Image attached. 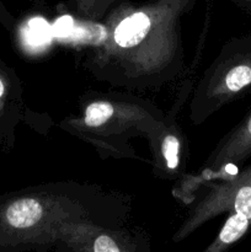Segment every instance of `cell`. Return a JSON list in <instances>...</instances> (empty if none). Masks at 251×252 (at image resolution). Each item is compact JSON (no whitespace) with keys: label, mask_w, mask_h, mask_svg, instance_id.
<instances>
[{"label":"cell","mask_w":251,"mask_h":252,"mask_svg":"<svg viewBox=\"0 0 251 252\" xmlns=\"http://www.w3.org/2000/svg\"><path fill=\"white\" fill-rule=\"evenodd\" d=\"M194 1L123 2L105 17L107 37L86 54L84 68L115 88L159 90L185 73L181 20Z\"/></svg>","instance_id":"obj_1"},{"label":"cell","mask_w":251,"mask_h":252,"mask_svg":"<svg viewBox=\"0 0 251 252\" xmlns=\"http://www.w3.org/2000/svg\"><path fill=\"white\" fill-rule=\"evenodd\" d=\"M122 194L94 185H38L0 196V250L47 249L64 223L93 219L97 209L127 207Z\"/></svg>","instance_id":"obj_2"},{"label":"cell","mask_w":251,"mask_h":252,"mask_svg":"<svg viewBox=\"0 0 251 252\" xmlns=\"http://www.w3.org/2000/svg\"><path fill=\"white\" fill-rule=\"evenodd\" d=\"M164 113L152 102L135 96L96 95L89 98L78 117L65 118L63 129L96 148L103 158H135L128 147L133 137L154 139Z\"/></svg>","instance_id":"obj_3"},{"label":"cell","mask_w":251,"mask_h":252,"mask_svg":"<svg viewBox=\"0 0 251 252\" xmlns=\"http://www.w3.org/2000/svg\"><path fill=\"white\" fill-rule=\"evenodd\" d=\"M251 94V31L229 39L194 84L189 120L194 126Z\"/></svg>","instance_id":"obj_4"},{"label":"cell","mask_w":251,"mask_h":252,"mask_svg":"<svg viewBox=\"0 0 251 252\" xmlns=\"http://www.w3.org/2000/svg\"><path fill=\"white\" fill-rule=\"evenodd\" d=\"M191 204L187 217L172 241L181 243L211 219L223 213H239L251 219V165L234 176L207 185V189Z\"/></svg>","instance_id":"obj_5"},{"label":"cell","mask_w":251,"mask_h":252,"mask_svg":"<svg viewBox=\"0 0 251 252\" xmlns=\"http://www.w3.org/2000/svg\"><path fill=\"white\" fill-rule=\"evenodd\" d=\"M194 84L192 78L184 80L171 108L169 112L164 113L161 128L149 143L153 157V174L159 179L180 180L185 175L188 147L186 137L177 123V116L185 102L191 98Z\"/></svg>","instance_id":"obj_6"},{"label":"cell","mask_w":251,"mask_h":252,"mask_svg":"<svg viewBox=\"0 0 251 252\" xmlns=\"http://www.w3.org/2000/svg\"><path fill=\"white\" fill-rule=\"evenodd\" d=\"M249 158H251V111L217 144L203 164L202 171L196 177L184 175L177 181V186L172 189V194L181 196L192 184L198 181L194 186V191L202 181H212L225 169L243 164Z\"/></svg>","instance_id":"obj_7"},{"label":"cell","mask_w":251,"mask_h":252,"mask_svg":"<svg viewBox=\"0 0 251 252\" xmlns=\"http://www.w3.org/2000/svg\"><path fill=\"white\" fill-rule=\"evenodd\" d=\"M57 243L74 252H134L127 233L112 230L93 219L62 224Z\"/></svg>","instance_id":"obj_8"},{"label":"cell","mask_w":251,"mask_h":252,"mask_svg":"<svg viewBox=\"0 0 251 252\" xmlns=\"http://www.w3.org/2000/svg\"><path fill=\"white\" fill-rule=\"evenodd\" d=\"M22 93L24 88L16 70L0 59V147L5 152L14 148L15 130L29 111Z\"/></svg>","instance_id":"obj_9"},{"label":"cell","mask_w":251,"mask_h":252,"mask_svg":"<svg viewBox=\"0 0 251 252\" xmlns=\"http://www.w3.org/2000/svg\"><path fill=\"white\" fill-rule=\"evenodd\" d=\"M229 214L230 216L221 226L218 235L203 252H228L250 230L251 219L239 213Z\"/></svg>","instance_id":"obj_10"},{"label":"cell","mask_w":251,"mask_h":252,"mask_svg":"<svg viewBox=\"0 0 251 252\" xmlns=\"http://www.w3.org/2000/svg\"><path fill=\"white\" fill-rule=\"evenodd\" d=\"M123 2L125 0H70V9L76 19L102 22L113 9Z\"/></svg>","instance_id":"obj_11"},{"label":"cell","mask_w":251,"mask_h":252,"mask_svg":"<svg viewBox=\"0 0 251 252\" xmlns=\"http://www.w3.org/2000/svg\"><path fill=\"white\" fill-rule=\"evenodd\" d=\"M20 36H21L25 46H27L29 48L44 49L51 43V39L54 36V31L52 26H49L48 22H46L44 20L33 19L29 21L24 30H21Z\"/></svg>","instance_id":"obj_12"},{"label":"cell","mask_w":251,"mask_h":252,"mask_svg":"<svg viewBox=\"0 0 251 252\" xmlns=\"http://www.w3.org/2000/svg\"><path fill=\"white\" fill-rule=\"evenodd\" d=\"M0 24H1L7 31H12L15 27L14 16H12L9 12V10L5 7V5L2 4L1 0H0Z\"/></svg>","instance_id":"obj_13"},{"label":"cell","mask_w":251,"mask_h":252,"mask_svg":"<svg viewBox=\"0 0 251 252\" xmlns=\"http://www.w3.org/2000/svg\"><path fill=\"white\" fill-rule=\"evenodd\" d=\"M231 1L236 2L238 5H240L244 9L249 10L251 12V0H231Z\"/></svg>","instance_id":"obj_14"},{"label":"cell","mask_w":251,"mask_h":252,"mask_svg":"<svg viewBox=\"0 0 251 252\" xmlns=\"http://www.w3.org/2000/svg\"><path fill=\"white\" fill-rule=\"evenodd\" d=\"M34 1H36L37 4H41V1H42V0H34Z\"/></svg>","instance_id":"obj_15"}]
</instances>
